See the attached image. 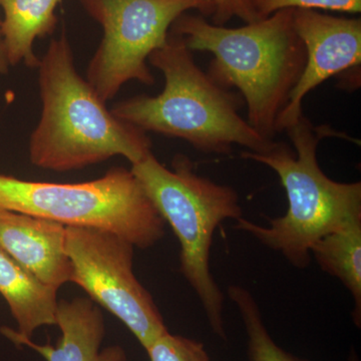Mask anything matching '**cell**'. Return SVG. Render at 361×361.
Instances as JSON below:
<instances>
[{
    "instance_id": "obj_7",
    "label": "cell",
    "mask_w": 361,
    "mask_h": 361,
    "mask_svg": "<svg viewBox=\"0 0 361 361\" xmlns=\"http://www.w3.org/2000/svg\"><path fill=\"white\" fill-rule=\"evenodd\" d=\"M104 37L87 68V80L106 103L130 80L153 85L149 56L167 42L182 14L198 11L212 16V0H80Z\"/></svg>"
},
{
    "instance_id": "obj_10",
    "label": "cell",
    "mask_w": 361,
    "mask_h": 361,
    "mask_svg": "<svg viewBox=\"0 0 361 361\" xmlns=\"http://www.w3.org/2000/svg\"><path fill=\"white\" fill-rule=\"evenodd\" d=\"M66 237L59 223L0 209V248L56 291L73 281Z\"/></svg>"
},
{
    "instance_id": "obj_2",
    "label": "cell",
    "mask_w": 361,
    "mask_h": 361,
    "mask_svg": "<svg viewBox=\"0 0 361 361\" xmlns=\"http://www.w3.org/2000/svg\"><path fill=\"white\" fill-rule=\"evenodd\" d=\"M293 11L282 9L237 28L212 25L201 14L186 13L170 28V35L184 40L190 51L213 54L208 75L226 90H239L248 108L247 121L270 140L306 63Z\"/></svg>"
},
{
    "instance_id": "obj_16",
    "label": "cell",
    "mask_w": 361,
    "mask_h": 361,
    "mask_svg": "<svg viewBox=\"0 0 361 361\" xmlns=\"http://www.w3.org/2000/svg\"><path fill=\"white\" fill-rule=\"evenodd\" d=\"M149 361H211L201 342L167 331L146 349Z\"/></svg>"
},
{
    "instance_id": "obj_11",
    "label": "cell",
    "mask_w": 361,
    "mask_h": 361,
    "mask_svg": "<svg viewBox=\"0 0 361 361\" xmlns=\"http://www.w3.org/2000/svg\"><path fill=\"white\" fill-rule=\"evenodd\" d=\"M56 325L61 331L56 344H37L1 329V334L16 345L37 351L47 361H127L123 348L111 345L102 349L106 324L103 313L89 297L59 300Z\"/></svg>"
},
{
    "instance_id": "obj_12",
    "label": "cell",
    "mask_w": 361,
    "mask_h": 361,
    "mask_svg": "<svg viewBox=\"0 0 361 361\" xmlns=\"http://www.w3.org/2000/svg\"><path fill=\"white\" fill-rule=\"evenodd\" d=\"M58 292L39 281L0 248V294L18 325L16 330L1 329L32 339L40 327L56 325Z\"/></svg>"
},
{
    "instance_id": "obj_9",
    "label": "cell",
    "mask_w": 361,
    "mask_h": 361,
    "mask_svg": "<svg viewBox=\"0 0 361 361\" xmlns=\"http://www.w3.org/2000/svg\"><path fill=\"white\" fill-rule=\"evenodd\" d=\"M293 25L305 47L306 63L286 108L278 118L277 133L300 120L304 97L311 90L334 75L357 68L361 63L360 18L294 9Z\"/></svg>"
},
{
    "instance_id": "obj_5",
    "label": "cell",
    "mask_w": 361,
    "mask_h": 361,
    "mask_svg": "<svg viewBox=\"0 0 361 361\" xmlns=\"http://www.w3.org/2000/svg\"><path fill=\"white\" fill-rule=\"evenodd\" d=\"M145 193L180 243V271L200 299L211 329L226 339L225 297L210 270V252L216 229L226 220L242 216L239 195L194 171L179 155L169 169L149 153L130 167Z\"/></svg>"
},
{
    "instance_id": "obj_14",
    "label": "cell",
    "mask_w": 361,
    "mask_h": 361,
    "mask_svg": "<svg viewBox=\"0 0 361 361\" xmlns=\"http://www.w3.org/2000/svg\"><path fill=\"white\" fill-rule=\"evenodd\" d=\"M311 254L324 272L336 277L355 301L353 322L361 323V218L325 235L311 247Z\"/></svg>"
},
{
    "instance_id": "obj_6",
    "label": "cell",
    "mask_w": 361,
    "mask_h": 361,
    "mask_svg": "<svg viewBox=\"0 0 361 361\" xmlns=\"http://www.w3.org/2000/svg\"><path fill=\"white\" fill-rule=\"evenodd\" d=\"M0 209L66 227L106 230L142 250L165 235V221L132 170L125 167H113L99 179L73 184L0 175Z\"/></svg>"
},
{
    "instance_id": "obj_1",
    "label": "cell",
    "mask_w": 361,
    "mask_h": 361,
    "mask_svg": "<svg viewBox=\"0 0 361 361\" xmlns=\"http://www.w3.org/2000/svg\"><path fill=\"white\" fill-rule=\"evenodd\" d=\"M37 68L42 109L30 140L33 166L68 172L115 156L134 165L151 153L147 133L114 115L80 77L66 35L51 40Z\"/></svg>"
},
{
    "instance_id": "obj_8",
    "label": "cell",
    "mask_w": 361,
    "mask_h": 361,
    "mask_svg": "<svg viewBox=\"0 0 361 361\" xmlns=\"http://www.w3.org/2000/svg\"><path fill=\"white\" fill-rule=\"evenodd\" d=\"M66 232L71 283L116 316L148 348L168 329L153 296L135 277V247L106 230L66 227Z\"/></svg>"
},
{
    "instance_id": "obj_19",
    "label": "cell",
    "mask_w": 361,
    "mask_h": 361,
    "mask_svg": "<svg viewBox=\"0 0 361 361\" xmlns=\"http://www.w3.org/2000/svg\"><path fill=\"white\" fill-rule=\"evenodd\" d=\"M2 20L0 18V75H6L11 68L8 59H7L6 47H4V37L1 32Z\"/></svg>"
},
{
    "instance_id": "obj_15",
    "label": "cell",
    "mask_w": 361,
    "mask_h": 361,
    "mask_svg": "<svg viewBox=\"0 0 361 361\" xmlns=\"http://www.w3.org/2000/svg\"><path fill=\"white\" fill-rule=\"evenodd\" d=\"M227 293L245 326L251 361H306L287 353L273 341L263 322L260 308L248 289L240 285H231Z\"/></svg>"
},
{
    "instance_id": "obj_4",
    "label": "cell",
    "mask_w": 361,
    "mask_h": 361,
    "mask_svg": "<svg viewBox=\"0 0 361 361\" xmlns=\"http://www.w3.org/2000/svg\"><path fill=\"white\" fill-rule=\"evenodd\" d=\"M295 148L275 142L263 153L245 151L242 158L272 169L286 192L288 209L282 217L260 226L241 217L235 228L249 233L294 267H307L311 247L325 235L361 218V183H339L323 173L317 160L320 140L327 129L316 128L305 116L286 130Z\"/></svg>"
},
{
    "instance_id": "obj_13",
    "label": "cell",
    "mask_w": 361,
    "mask_h": 361,
    "mask_svg": "<svg viewBox=\"0 0 361 361\" xmlns=\"http://www.w3.org/2000/svg\"><path fill=\"white\" fill-rule=\"evenodd\" d=\"M61 0H0L4 18L2 37L11 66L25 63L39 68L40 59L35 54L37 39L51 35L58 18L56 8Z\"/></svg>"
},
{
    "instance_id": "obj_3",
    "label": "cell",
    "mask_w": 361,
    "mask_h": 361,
    "mask_svg": "<svg viewBox=\"0 0 361 361\" xmlns=\"http://www.w3.org/2000/svg\"><path fill=\"white\" fill-rule=\"evenodd\" d=\"M149 61L165 78L163 92L116 103L111 111L121 120L146 133L185 140L203 153L230 154L234 145L263 153L274 145L239 115L238 97L197 66L180 37L169 35Z\"/></svg>"
},
{
    "instance_id": "obj_17",
    "label": "cell",
    "mask_w": 361,
    "mask_h": 361,
    "mask_svg": "<svg viewBox=\"0 0 361 361\" xmlns=\"http://www.w3.org/2000/svg\"><path fill=\"white\" fill-rule=\"evenodd\" d=\"M256 13L266 18L282 9H322L336 13H360L361 0H251Z\"/></svg>"
},
{
    "instance_id": "obj_18",
    "label": "cell",
    "mask_w": 361,
    "mask_h": 361,
    "mask_svg": "<svg viewBox=\"0 0 361 361\" xmlns=\"http://www.w3.org/2000/svg\"><path fill=\"white\" fill-rule=\"evenodd\" d=\"M212 2L214 25H225L234 18H238L245 23L262 20L256 13L251 0H212Z\"/></svg>"
}]
</instances>
